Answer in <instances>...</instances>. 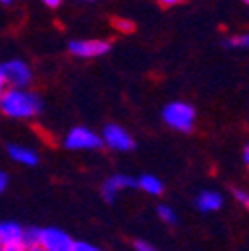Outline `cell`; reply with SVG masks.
Segmentation results:
<instances>
[{
  "label": "cell",
  "instance_id": "cell-28",
  "mask_svg": "<svg viewBox=\"0 0 249 251\" xmlns=\"http://www.w3.org/2000/svg\"><path fill=\"white\" fill-rule=\"evenodd\" d=\"M243 2H247V0H243Z\"/></svg>",
  "mask_w": 249,
  "mask_h": 251
},
{
  "label": "cell",
  "instance_id": "cell-20",
  "mask_svg": "<svg viewBox=\"0 0 249 251\" xmlns=\"http://www.w3.org/2000/svg\"><path fill=\"white\" fill-rule=\"evenodd\" d=\"M116 26L122 30V32H132L134 30V24L128 22V20H116Z\"/></svg>",
  "mask_w": 249,
  "mask_h": 251
},
{
  "label": "cell",
  "instance_id": "cell-16",
  "mask_svg": "<svg viewBox=\"0 0 249 251\" xmlns=\"http://www.w3.org/2000/svg\"><path fill=\"white\" fill-rule=\"evenodd\" d=\"M72 251H104V249H100L94 243H88V241H74Z\"/></svg>",
  "mask_w": 249,
  "mask_h": 251
},
{
  "label": "cell",
  "instance_id": "cell-22",
  "mask_svg": "<svg viewBox=\"0 0 249 251\" xmlns=\"http://www.w3.org/2000/svg\"><path fill=\"white\" fill-rule=\"evenodd\" d=\"M241 153H243V164H245V166H247V164H249V148H247V146H245V148H243V151H241Z\"/></svg>",
  "mask_w": 249,
  "mask_h": 251
},
{
  "label": "cell",
  "instance_id": "cell-9",
  "mask_svg": "<svg viewBox=\"0 0 249 251\" xmlns=\"http://www.w3.org/2000/svg\"><path fill=\"white\" fill-rule=\"evenodd\" d=\"M8 155L16 164H22V166H36L40 162L38 153L32 148H26V146H20V144H10L8 146Z\"/></svg>",
  "mask_w": 249,
  "mask_h": 251
},
{
  "label": "cell",
  "instance_id": "cell-11",
  "mask_svg": "<svg viewBox=\"0 0 249 251\" xmlns=\"http://www.w3.org/2000/svg\"><path fill=\"white\" fill-rule=\"evenodd\" d=\"M136 187L149 196H162L164 194V181L158 177V176H153V174H144L136 179Z\"/></svg>",
  "mask_w": 249,
  "mask_h": 251
},
{
  "label": "cell",
  "instance_id": "cell-14",
  "mask_svg": "<svg viewBox=\"0 0 249 251\" xmlns=\"http://www.w3.org/2000/svg\"><path fill=\"white\" fill-rule=\"evenodd\" d=\"M38 241H40V227H24V231H22V243L26 247L36 245Z\"/></svg>",
  "mask_w": 249,
  "mask_h": 251
},
{
  "label": "cell",
  "instance_id": "cell-27",
  "mask_svg": "<svg viewBox=\"0 0 249 251\" xmlns=\"http://www.w3.org/2000/svg\"><path fill=\"white\" fill-rule=\"evenodd\" d=\"M0 2H4V4H10V2H12V0H0Z\"/></svg>",
  "mask_w": 249,
  "mask_h": 251
},
{
  "label": "cell",
  "instance_id": "cell-12",
  "mask_svg": "<svg viewBox=\"0 0 249 251\" xmlns=\"http://www.w3.org/2000/svg\"><path fill=\"white\" fill-rule=\"evenodd\" d=\"M22 231L24 227L16 222H0V245L22 241Z\"/></svg>",
  "mask_w": 249,
  "mask_h": 251
},
{
  "label": "cell",
  "instance_id": "cell-21",
  "mask_svg": "<svg viewBox=\"0 0 249 251\" xmlns=\"http://www.w3.org/2000/svg\"><path fill=\"white\" fill-rule=\"evenodd\" d=\"M6 187H8V174L6 172H0V194L6 192Z\"/></svg>",
  "mask_w": 249,
  "mask_h": 251
},
{
  "label": "cell",
  "instance_id": "cell-23",
  "mask_svg": "<svg viewBox=\"0 0 249 251\" xmlns=\"http://www.w3.org/2000/svg\"><path fill=\"white\" fill-rule=\"evenodd\" d=\"M26 251H46L40 243H36V245H30V247H26Z\"/></svg>",
  "mask_w": 249,
  "mask_h": 251
},
{
  "label": "cell",
  "instance_id": "cell-6",
  "mask_svg": "<svg viewBox=\"0 0 249 251\" xmlns=\"http://www.w3.org/2000/svg\"><path fill=\"white\" fill-rule=\"evenodd\" d=\"M46 251H72L74 239L60 227H40V241Z\"/></svg>",
  "mask_w": 249,
  "mask_h": 251
},
{
  "label": "cell",
  "instance_id": "cell-26",
  "mask_svg": "<svg viewBox=\"0 0 249 251\" xmlns=\"http://www.w3.org/2000/svg\"><path fill=\"white\" fill-rule=\"evenodd\" d=\"M162 4H166V6H172V4H177V2H181V0H160Z\"/></svg>",
  "mask_w": 249,
  "mask_h": 251
},
{
  "label": "cell",
  "instance_id": "cell-29",
  "mask_svg": "<svg viewBox=\"0 0 249 251\" xmlns=\"http://www.w3.org/2000/svg\"><path fill=\"white\" fill-rule=\"evenodd\" d=\"M0 247H2V245H0Z\"/></svg>",
  "mask_w": 249,
  "mask_h": 251
},
{
  "label": "cell",
  "instance_id": "cell-5",
  "mask_svg": "<svg viewBox=\"0 0 249 251\" xmlns=\"http://www.w3.org/2000/svg\"><path fill=\"white\" fill-rule=\"evenodd\" d=\"M100 138H102V146H106L114 151H130L136 146L130 132L124 130L118 124H106V128L102 130Z\"/></svg>",
  "mask_w": 249,
  "mask_h": 251
},
{
  "label": "cell",
  "instance_id": "cell-18",
  "mask_svg": "<svg viewBox=\"0 0 249 251\" xmlns=\"http://www.w3.org/2000/svg\"><path fill=\"white\" fill-rule=\"evenodd\" d=\"M0 251H26V245L22 241H12V243H4L0 247Z\"/></svg>",
  "mask_w": 249,
  "mask_h": 251
},
{
  "label": "cell",
  "instance_id": "cell-25",
  "mask_svg": "<svg viewBox=\"0 0 249 251\" xmlns=\"http://www.w3.org/2000/svg\"><path fill=\"white\" fill-rule=\"evenodd\" d=\"M42 2H44V4H48V6H52V8H54V6H58V4H60V0H42Z\"/></svg>",
  "mask_w": 249,
  "mask_h": 251
},
{
  "label": "cell",
  "instance_id": "cell-15",
  "mask_svg": "<svg viewBox=\"0 0 249 251\" xmlns=\"http://www.w3.org/2000/svg\"><path fill=\"white\" fill-rule=\"evenodd\" d=\"M247 44H249V36L247 34H235V36L225 40L227 48H247Z\"/></svg>",
  "mask_w": 249,
  "mask_h": 251
},
{
  "label": "cell",
  "instance_id": "cell-3",
  "mask_svg": "<svg viewBox=\"0 0 249 251\" xmlns=\"http://www.w3.org/2000/svg\"><path fill=\"white\" fill-rule=\"evenodd\" d=\"M64 148L72 151H88V150H98L102 148V138L94 132L86 128V126H76L72 128L66 138H64Z\"/></svg>",
  "mask_w": 249,
  "mask_h": 251
},
{
  "label": "cell",
  "instance_id": "cell-7",
  "mask_svg": "<svg viewBox=\"0 0 249 251\" xmlns=\"http://www.w3.org/2000/svg\"><path fill=\"white\" fill-rule=\"evenodd\" d=\"M68 50L78 58H98L108 54L110 44L106 40H72Z\"/></svg>",
  "mask_w": 249,
  "mask_h": 251
},
{
  "label": "cell",
  "instance_id": "cell-2",
  "mask_svg": "<svg viewBox=\"0 0 249 251\" xmlns=\"http://www.w3.org/2000/svg\"><path fill=\"white\" fill-rule=\"evenodd\" d=\"M162 116L170 128L177 132H192L196 126V108L188 102H179V100L170 102L164 108Z\"/></svg>",
  "mask_w": 249,
  "mask_h": 251
},
{
  "label": "cell",
  "instance_id": "cell-4",
  "mask_svg": "<svg viewBox=\"0 0 249 251\" xmlns=\"http://www.w3.org/2000/svg\"><path fill=\"white\" fill-rule=\"evenodd\" d=\"M0 70H2L6 88H26L32 82V70L24 60H8L0 64Z\"/></svg>",
  "mask_w": 249,
  "mask_h": 251
},
{
  "label": "cell",
  "instance_id": "cell-24",
  "mask_svg": "<svg viewBox=\"0 0 249 251\" xmlns=\"http://www.w3.org/2000/svg\"><path fill=\"white\" fill-rule=\"evenodd\" d=\"M6 90V82H4V76H2V70H0V94Z\"/></svg>",
  "mask_w": 249,
  "mask_h": 251
},
{
  "label": "cell",
  "instance_id": "cell-8",
  "mask_svg": "<svg viewBox=\"0 0 249 251\" xmlns=\"http://www.w3.org/2000/svg\"><path fill=\"white\" fill-rule=\"evenodd\" d=\"M128 187H136V177L124 176V174H116L112 177H108L102 185V198L106 200V203H114L118 194L122 190H128Z\"/></svg>",
  "mask_w": 249,
  "mask_h": 251
},
{
  "label": "cell",
  "instance_id": "cell-19",
  "mask_svg": "<svg viewBox=\"0 0 249 251\" xmlns=\"http://www.w3.org/2000/svg\"><path fill=\"white\" fill-rule=\"evenodd\" d=\"M134 245H136V251H158L153 245H149L148 241H142V239H138Z\"/></svg>",
  "mask_w": 249,
  "mask_h": 251
},
{
  "label": "cell",
  "instance_id": "cell-17",
  "mask_svg": "<svg viewBox=\"0 0 249 251\" xmlns=\"http://www.w3.org/2000/svg\"><path fill=\"white\" fill-rule=\"evenodd\" d=\"M231 194H233V200L239 201L241 205H247V203H249V194H247L245 190H241V187H233Z\"/></svg>",
  "mask_w": 249,
  "mask_h": 251
},
{
  "label": "cell",
  "instance_id": "cell-1",
  "mask_svg": "<svg viewBox=\"0 0 249 251\" xmlns=\"http://www.w3.org/2000/svg\"><path fill=\"white\" fill-rule=\"evenodd\" d=\"M0 112L12 120H32L42 112V100L26 88H6L0 94Z\"/></svg>",
  "mask_w": 249,
  "mask_h": 251
},
{
  "label": "cell",
  "instance_id": "cell-13",
  "mask_svg": "<svg viewBox=\"0 0 249 251\" xmlns=\"http://www.w3.org/2000/svg\"><path fill=\"white\" fill-rule=\"evenodd\" d=\"M158 215H160L162 222L168 224V226H175L177 224V213L170 205H158Z\"/></svg>",
  "mask_w": 249,
  "mask_h": 251
},
{
  "label": "cell",
  "instance_id": "cell-10",
  "mask_svg": "<svg viewBox=\"0 0 249 251\" xmlns=\"http://www.w3.org/2000/svg\"><path fill=\"white\" fill-rule=\"evenodd\" d=\"M196 205L199 211L203 213H211V211H217V209H222L224 205V198L220 192H213V190H205L198 196L196 200Z\"/></svg>",
  "mask_w": 249,
  "mask_h": 251
}]
</instances>
